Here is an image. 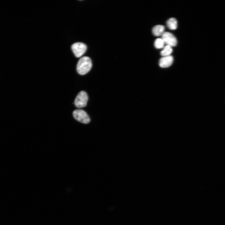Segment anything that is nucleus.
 <instances>
[{
    "instance_id": "obj_10",
    "label": "nucleus",
    "mask_w": 225,
    "mask_h": 225,
    "mask_svg": "<svg viewBox=\"0 0 225 225\" xmlns=\"http://www.w3.org/2000/svg\"><path fill=\"white\" fill-rule=\"evenodd\" d=\"M164 42L162 38H158L155 41L154 45L156 48L160 49L163 47Z\"/></svg>"
},
{
    "instance_id": "obj_2",
    "label": "nucleus",
    "mask_w": 225,
    "mask_h": 225,
    "mask_svg": "<svg viewBox=\"0 0 225 225\" xmlns=\"http://www.w3.org/2000/svg\"><path fill=\"white\" fill-rule=\"evenodd\" d=\"M88 100L87 93L84 91H80L76 97L74 103L78 108H82L86 106Z\"/></svg>"
},
{
    "instance_id": "obj_6",
    "label": "nucleus",
    "mask_w": 225,
    "mask_h": 225,
    "mask_svg": "<svg viewBox=\"0 0 225 225\" xmlns=\"http://www.w3.org/2000/svg\"><path fill=\"white\" fill-rule=\"evenodd\" d=\"M173 62V57L169 55L161 58L159 61V64L161 68H168L172 65Z\"/></svg>"
},
{
    "instance_id": "obj_8",
    "label": "nucleus",
    "mask_w": 225,
    "mask_h": 225,
    "mask_svg": "<svg viewBox=\"0 0 225 225\" xmlns=\"http://www.w3.org/2000/svg\"><path fill=\"white\" fill-rule=\"evenodd\" d=\"M167 25L168 28L171 30H175L177 28V21L174 18H171L167 21Z\"/></svg>"
},
{
    "instance_id": "obj_5",
    "label": "nucleus",
    "mask_w": 225,
    "mask_h": 225,
    "mask_svg": "<svg viewBox=\"0 0 225 225\" xmlns=\"http://www.w3.org/2000/svg\"><path fill=\"white\" fill-rule=\"evenodd\" d=\"M162 39L164 43L171 47L175 46L177 44V39L174 35L170 32H164L162 35Z\"/></svg>"
},
{
    "instance_id": "obj_7",
    "label": "nucleus",
    "mask_w": 225,
    "mask_h": 225,
    "mask_svg": "<svg viewBox=\"0 0 225 225\" xmlns=\"http://www.w3.org/2000/svg\"><path fill=\"white\" fill-rule=\"evenodd\" d=\"M164 27L162 25H157L153 27L152 29V32L155 36H159L162 34L164 32Z\"/></svg>"
},
{
    "instance_id": "obj_3",
    "label": "nucleus",
    "mask_w": 225,
    "mask_h": 225,
    "mask_svg": "<svg viewBox=\"0 0 225 225\" xmlns=\"http://www.w3.org/2000/svg\"><path fill=\"white\" fill-rule=\"evenodd\" d=\"M73 115L75 119L84 124L89 122L90 118L86 112L82 109H76L73 112Z\"/></svg>"
},
{
    "instance_id": "obj_9",
    "label": "nucleus",
    "mask_w": 225,
    "mask_h": 225,
    "mask_svg": "<svg viewBox=\"0 0 225 225\" xmlns=\"http://www.w3.org/2000/svg\"><path fill=\"white\" fill-rule=\"evenodd\" d=\"M172 52V49L171 47L167 45L160 52L161 55L163 56H169Z\"/></svg>"
},
{
    "instance_id": "obj_1",
    "label": "nucleus",
    "mask_w": 225,
    "mask_h": 225,
    "mask_svg": "<svg viewBox=\"0 0 225 225\" xmlns=\"http://www.w3.org/2000/svg\"><path fill=\"white\" fill-rule=\"evenodd\" d=\"M92 65V61L89 57H83L78 62L76 68L77 71L80 75H85L90 71Z\"/></svg>"
},
{
    "instance_id": "obj_4",
    "label": "nucleus",
    "mask_w": 225,
    "mask_h": 225,
    "mask_svg": "<svg viewBox=\"0 0 225 225\" xmlns=\"http://www.w3.org/2000/svg\"><path fill=\"white\" fill-rule=\"evenodd\" d=\"M71 48L75 56L77 58H79L85 53L87 47L84 43L77 42L72 44Z\"/></svg>"
}]
</instances>
